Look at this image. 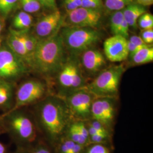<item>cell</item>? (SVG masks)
Wrapping results in <instances>:
<instances>
[{"instance_id": "1", "label": "cell", "mask_w": 153, "mask_h": 153, "mask_svg": "<svg viewBox=\"0 0 153 153\" xmlns=\"http://www.w3.org/2000/svg\"><path fill=\"white\" fill-rule=\"evenodd\" d=\"M39 134L52 147L65 136L73 117L64 98L48 95L38 103L33 114Z\"/></svg>"}, {"instance_id": "2", "label": "cell", "mask_w": 153, "mask_h": 153, "mask_svg": "<svg viewBox=\"0 0 153 153\" xmlns=\"http://www.w3.org/2000/svg\"><path fill=\"white\" fill-rule=\"evenodd\" d=\"M65 47L60 33L38 40L28 61L29 68L46 77L57 74L66 62Z\"/></svg>"}, {"instance_id": "3", "label": "cell", "mask_w": 153, "mask_h": 153, "mask_svg": "<svg viewBox=\"0 0 153 153\" xmlns=\"http://www.w3.org/2000/svg\"><path fill=\"white\" fill-rule=\"evenodd\" d=\"M2 127L18 148L27 150L38 141L39 135L33 114L22 108L1 114Z\"/></svg>"}, {"instance_id": "4", "label": "cell", "mask_w": 153, "mask_h": 153, "mask_svg": "<svg viewBox=\"0 0 153 153\" xmlns=\"http://www.w3.org/2000/svg\"><path fill=\"white\" fill-rule=\"evenodd\" d=\"M61 36L66 49L76 56L91 49L101 39L102 34L97 29L66 26L61 30Z\"/></svg>"}, {"instance_id": "5", "label": "cell", "mask_w": 153, "mask_h": 153, "mask_svg": "<svg viewBox=\"0 0 153 153\" xmlns=\"http://www.w3.org/2000/svg\"><path fill=\"white\" fill-rule=\"evenodd\" d=\"M124 72L122 66L109 68L102 71L86 88L95 97L116 98Z\"/></svg>"}, {"instance_id": "6", "label": "cell", "mask_w": 153, "mask_h": 153, "mask_svg": "<svg viewBox=\"0 0 153 153\" xmlns=\"http://www.w3.org/2000/svg\"><path fill=\"white\" fill-rule=\"evenodd\" d=\"M47 92V86L42 81L31 79L22 82L16 89L14 104L8 112L38 103L48 96Z\"/></svg>"}, {"instance_id": "7", "label": "cell", "mask_w": 153, "mask_h": 153, "mask_svg": "<svg viewBox=\"0 0 153 153\" xmlns=\"http://www.w3.org/2000/svg\"><path fill=\"white\" fill-rule=\"evenodd\" d=\"M26 62L14 53L6 44L0 47V79L14 82L27 73Z\"/></svg>"}, {"instance_id": "8", "label": "cell", "mask_w": 153, "mask_h": 153, "mask_svg": "<svg viewBox=\"0 0 153 153\" xmlns=\"http://www.w3.org/2000/svg\"><path fill=\"white\" fill-rule=\"evenodd\" d=\"M96 97L86 88L67 94L64 99L74 119L87 121L91 119V108Z\"/></svg>"}, {"instance_id": "9", "label": "cell", "mask_w": 153, "mask_h": 153, "mask_svg": "<svg viewBox=\"0 0 153 153\" xmlns=\"http://www.w3.org/2000/svg\"><path fill=\"white\" fill-rule=\"evenodd\" d=\"M115 98L96 97L91 108V118L103 124L112 133L116 116Z\"/></svg>"}, {"instance_id": "10", "label": "cell", "mask_w": 153, "mask_h": 153, "mask_svg": "<svg viewBox=\"0 0 153 153\" xmlns=\"http://www.w3.org/2000/svg\"><path fill=\"white\" fill-rule=\"evenodd\" d=\"M102 18L101 10L79 7L67 12L64 23L65 22L66 26L69 27L91 28L97 30L100 25Z\"/></svg>"}, {"instance_id": "11", "label": "cell", "mask_w": 153, "mask_h": 153, "mask_svg": "<svg viewBox=\"0 0 153 153\" xmlns=\"http://www.w3.org/2000/svg\"><path fill=\"white\" fill-rule=\"evenodd\" d=\"M64 19L60 11L53 10L40 18L35 23L33 35L38 40L48 38L59 33Z\"/></svg>"}, {"instance_id": "12", "label": "cell", "mask_w": 153, "mask_h": 153, "mask_svg": "<svg viewBox=\"0 0 153 153\" xmlns=\"http://www.w3.org/2000/svg\"><path fill=\"white\" fill-rule=\"evenodd\" d=\"M104 54L111 62H121L125 61L129 56L127 39L115 35L107 39L103 44Z\"/></svg>"}, {"instance_id": "13", "label": "cell", "mask_w": 153, "mask_h": 153, "mask_svg": "<svg viewBox=\"0 0 153 153\" xmlns=\"http://www.w3.org/2000/svg\"><path fill=\"white\" fill-rule=\"evenodd\" d=\"M82 63L85 69L91 74L100 71L106 64L103 55L97 49H88L82 54Z\"/></svg>"}, {"instance_id": "14", "label": "cell", "mask_w": 153, "mask_h": 153, "mask_svg": "<svg viewBox=\"0 0 153 153\" xmlns=\"http://www.w3.org/2000/svg\"><path fill=\"white\" fill-rule=\"evenodd\" d=\"M16 89L14 83L0 79V109L3 111L2 114H5L12 108Z\"/></svg>"}, {"instance_id": "15", "label": "cell", "mask_w": 153, "mask_h": 153, "mask_svg": "<svg viewBox=\"0 0 153 153\" xmlns=\"http://www.w3.org/2000/svg\"><path fill=\"white\" fill-rule=\"evenodd\" d=\"M6 44L14 53L25 61L28 66L29 56L18 31L13 28L10 29Z\"/></svg>"}, {"instance_id": "16", "label": "cell", "mask_w": 153, "mask_h": 153, "mask_svg": "<svg viewBox=\"0 0 153 153\" xmlns=\"http://www.w3.org/2000/svg\"><path fill=\"white\" fill-rule=\"evenodd\" d=\"M72 60L66 61L57 73V82L59 88L65 95L73 92V78L71 71Z\"/></svg>"}, {"instance_id": "17", "label": "cell", "mask_w": 153, "mask_h": 153, "mask_svg": "<svg viewBox=\"0 0 153 153\" xmlns=\"http://www.w3.org/2000/svg\"><path fill=\"white\" fill-rule=\"evenodd\" d=\"M122 11L124 18L129 27L136 29L138 26L137 21L138 18L146 12V10L145 6L133 2L126 6Z\"/></svg>"}, {"instance_id": "18", "label": "cell", "mask_w": 153, "mask_h": 153, "mask_svg": "<svg viewBox=\"0 0 153 153\" xmlns=\"http://www.w3.org/2000/svg\"><path fill=\"white\" fill-rule=\"evenodd\" d=\"M33 19L31 14L23 10L19 11L16 13L13 19V29L17 31L30 30L33 26Z\"/></svg>"}, {"instance_id": "19", "label": "cell", "mask_w": 153, "mask_h": 153, "mask_svg": "<svg viewBox=\"0 0 153 153\" xmlns=\"http://www.w3.org/2000/svg\"><path fill=\"white\" fill-rule=\"evenodd\" d=\"M132 62L137 65L151 62L153 61V48L151 45L138 50L131 57Z\"/></svg>"}, {"instance_id": "20", "label": "cell", "mask_w": 153, "mask_h": 153, "mask_svg": "<svg viewBox=\"0 0 153 153\" xmlns=\"http://www.w3.org/2000/svg\"><path fill=\"white\" fill-rule=\"evenodd\" d=\"M18 32L21 38L22 39V42L25 47V48L27 52L28 55L29 56V59H30V56L33 54L34 50L36 48L38 39L36 38L33 34L29 33V30L18 31Z\"/></svg>"}, {"instance_id": "21", "label": "cell", "mask_w": 153, "mask_h": 153, "mask_svg": "<svg viewBox=\"0 0 153 153\" xmlns=\"http://www.w3.org/2000/svg\"><path fill=\"white\" fill-rule=\"evenodd\" d=\"M65 136L70 139L72 141L83 146H86L88 144V143L83 138L81 134L78 131L74 123V119L71 121V124L68 126L66 131Z\"/></svg>"}, {"instance_id": "22", "label": "cell", "mask_w": 153, "mask_h": 153, "mask_svg": "<svg viewBox=\"0 0 153 153\" xmlns=\"http://www.w3.org/2000/svg\"><path fill=\"white\" fill-rule=\"evenodd\" d=\"M19 4V0H0V17L5 20Z\"/></svg>"}, {"instance_id": "23", "label": "cell", "mask_w": 153, "mask_h": 153, "mask_svg": "<svg viewBox=\"0 0 153 153\" xmlns=\"http://www.w3.org/2000/svg\"><path fill=\"white\" fill-rule=\"evenodd\" d=\"M26 150L27 153H56L53 147L43 139L38 140Z\"/></svg>"}, {"instance_id": "24", "label": "cell", "mask_w": 153, "mask_h": 153, "mask_svg": "<svg viewBox=\"0 0 153 153\" xmlns=\"http://www.w3.org/2000/svg\"><path fill=\"white\" fill-rule=\"evenodd\" d=\"M124 20V16L122 10L114 11L111 16L110 28L112 33L115 35H119L121 23Z\"/></svg>"}, {"instance_id": "25", "label": "cell", "mask_w": 153, "mask_h": 153, "mask_svg": "<svg viewBox=\"0 0 153 153\" xmlns=\"http://www.w3.org/2000/svg\"><path fill=\"white\" fill-rule=\"evenodd\" d=\"M19 4L23 11L30 14L38 13L42 7L37 0H19Z\"/></svg>"}, {"instance_id": "26", "label": "cell", "mask_w": 153, "mask_h": 153, "mask_svg": "<svg viewBox=\"0 0 153 153\" xmlns=\"http://www.w3.org/2000/svg\"><path fill=\"white\" fill-rule=\"evenodd\" d=\"M134 0H105L104 6L110 11L123 10L126 6L133 3Z\"/></svg>"}, {"instance_id": "27", "label": "cell", "mask_w": 153, "mask_h": 153, "mask_svg": "<svg viewBox=\"0 0 153 153\" xmlns=\"http://www.w3.org/2000/svg\"><path fill=\"white\" fill-rule=\"evenodd\" d=\"M83 153H112L109 144L89 143L85 148Z\"/></svg>"}, {"instance_id": "28", "label": "cell", "mask_w": 153, "mask_h": 153, "mask_svg": "<svg viewBox=\"0 0 153 153\" xmlns=\"http://www.w3.org/2000/svg\"><path fill=\"white\" fill-rule=\"evenodd\" d=\"M137 22L139 27L142 30L153 29V15L150 13L146 12L140 16Z\"/></svg>"}, {"instance_id": "29", "label": "cell", "mask_w": 153, "mask_h": 153, "mask_svg": "<svg viewBox=\"0 0 153 153\" xmlns=\"http://www.w3.org/2000/svg\"><path fill=\"white\" fill-rule=\"evenodd\" d=\"M112 134L98 133L89 137L90 143L110 144Z\"/></svg>"}, {"instance_id": "30", "label": "cell", "mask_w": 153, "mask_h": 153, "mask_svg": "<svg viewBox=\"0 0 153 153\" xmlns=\"http://www.w3.org/2000/svg\"><path fill=\"white\" fill-rule=\"evenodd\" d=\"M81 7L101 10L103 7L102 0H82Z\"/></svg>"}, {"instance_id": "31", "label": "cell", "mask_w": 153, "mask_h": 153, "mask_svg": "<svg viewBox=\"0 0 153 153\" xmlns=\"http://www.w3.org/2000/svg\"><path fill=\"white\" fill-rule=\"evenodd\" d=\"M85 122L88 124V125L91 126L94 129H95L99 133L112 134V133L109 131L103 124H102L100 122H99L98 120L91 119L85 121Z\"/></svg>"}, {"instance_id": "32", "label": "cell", "mask_w": 153, "mask_h": 153, "mask_svg": "<svg viewBox=\"0 0 153 153\" xmlns=\"http://www.w3.org/2000/svg\"><path fill=\"white\" fill-rule=\"evenodd\" d=\"M140 36L145 44L151 45L153 43V29L142 30Z\"/></svg>"}, {"instance_id": "33", "label": "cell", "mask_w": 153, "mask_h": 153, "mask_svg": "<svg viewBox=\"0 0 153 153\" xmlns=\"http://www.w3.org/2000/svg\"><path fill=\"white\" fill-rule=\"evenodd\" d=\"M42 7L52 11L57 9V5L56 0H37Z\"/></svg>"}, {"instance_id": "34", "label": "cell", "mask_w": 153, "mask_h": 153, "mask_svg": "<svg viewBox=\"0 0 153 153\" xmlns=\"http://www.w3.org/2000/svg\"><path fill=\"white\" fill-rule=\"evenodd\" d=\"M128 40H129L132 43L136 45L137 46L142 47V48L150 45L145 44L140 36H135V35L131 36L128 39Z\"/></svg>"}, {"instance_id": "35", "label": "cell", "mask_w": 153, "mask_h": 153, "mask_svg": "<svg viewBox=\"0 0 153 153\" xmlns=\"http://www.w3.org/2000/svg\"><path fill=\"white\" fill-rule=\"evenodd\" d=\"M127 47H128V51L129 53L128 57H129L130 58L134 55L138 50L142 48V47H140L138 46H137L136 45L132 43L131 42L128 40V39H127Z\"/></svg>"}, {"instance_id": "36", "label": "cell", "mask_w": 153, "mask_h": 153, "mask_svg": "<svg viewBox=\"0 0 153 153\" xmlns=\"http://www.w3.org/2000/svg\"><path fill=\"white\" fill-rule=\"evenodd\" d=\"M137 4L143 6H148L153 5V0H136Z\"/></svg>"}, {"instance_id": "37", "label": "cell", "mask_w": 153, "mask_h": 153, "mask_svg": "<svg viewBox=\"0 0 153 153\" xmlns=\"http://www.w3.org/2000/svg\"><path fill=\"white\" fill-rule=\"evenodd\" d=\"M0 153H6V148L1 142H0Z\"/></svg>"}, {"instance_id": "38", "label": "cell", "mask_w": 153, "mask_h": 153, "mask_svg": "<svg viewBox=\"0 0 153 153\" xmlns=\"http://www.w3.org/2000/svg\"><path fill=\"white\" fill-rule=\"evenodd\" d=\"M78 7H81L82 0H73Z\"/></svg>"}, {"instance_id": "39", "label": "cell", "mask_w": 153, "mask_h": 153, "mask_svg": "<svg viewBox=\"0 0 153 153\" xmlns=\"http://www.w3.org/2000/svg\"><path fill=\"white\" fill-rule=\"evenodd\" d=\"M13 153H27V150L26 149H23L21 148H18V149L16 150V152H15Z\"/></svg>"}, {"instance_id": "40", "label": "cell", "mask_w": 153, "mask_h": 153, "mask_svg": "<svg viewBox=\"0 0 153 153\" xmlns=\"http://www.w3.org/2000/svg\"><path fill=\"white\" fill-rule=\"evenodd\" d=\"M3 19L0 17V34L2 32V30H3V27H4V23H3Z\"/></svg>"}, {"instance_id": "41", "label": "cell", "mask_w": 153, "mask_h": 153, "mask_svg": "<svg viewBox=\"0 0 153 153\" xmlns=\"http://www.w3.org/2000/svg\"><path fill=\"white\" fill-rule=\"evenodd\" d=\"M0 129H2V121H1V114H0Z\"/></svg>"}, {"instance_id": "42", "label": "cell", "mask_w": 153, "mask_h": 153, "mask_svg": "<svg viewBox=\"0 0 153 153\" xmlns=\"http://www.w3.org/2000/svg\"><path fill=\"white\" fill-rule=\"evenodd\" d=\"M4 133H5L4 131L2 129H0V135H1V134H4Z\"/></svg>"}, {"instance_id": "43", "label": "cell", "mask_w": 153, "mask_h": 153, "mask_svg": "<svg viewBox=\"0 0 153 153\" xmlns=\"http://www.w3.org/2000/svg\"><path fill=\"white\" fill-rule=\"evenodd\" d=\"M1 44H2V39H1V37L0 36V47L1 46Z\"/></svg>"}]
</instances>
